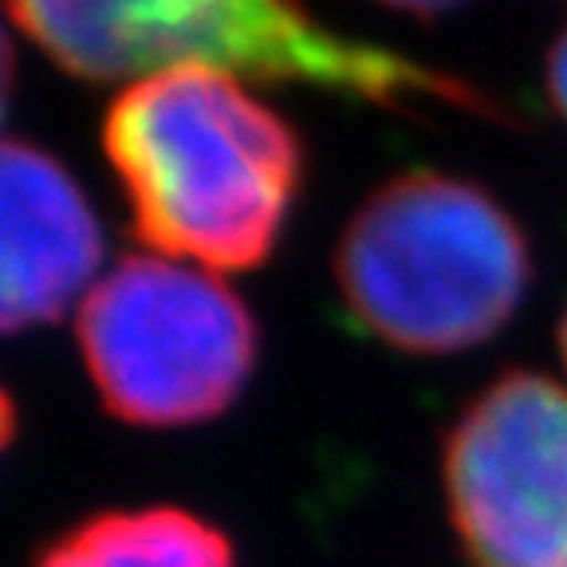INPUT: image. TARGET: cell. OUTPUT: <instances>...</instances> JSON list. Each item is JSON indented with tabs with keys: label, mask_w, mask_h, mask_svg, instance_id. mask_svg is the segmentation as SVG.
Listing matches in <instances>:
<instances>
[{
	"label": "cell",
	"mask_w": 567,
	"mask_h": 567,
	"mask_svg": "<svg viewBox=\"0 0 567 567\" xmlns=\"http://www.w3.org/2000/svg\"><path fill=\"white\" fill-rule=\"evenodd\" d=\"M106 158L134 233L166 257L252 268L272 252L300 182V142L217 68H169L111 103Z\"/></svg>",
	"instance_id": "1"
},
{
	"label": "cell",
	"mask_w": 567,
	"mask_h": 567,
	"mask_svg": "<svg viewBox=\"0 0 567 567\" xmlns=\"http://www.w3.org/2000/svg\"><path fill=\"white\" fill-rule=\"evenodd\" d=\"M9 9L60 68L87 80H146L197 63L245 80L316 83L390 111L425 99L508 118L461 75L339 35L300 0H9Z\"/></svg>",
	"instance_id": "2"
},
{
	"label": "cell",
	"mask_w": 567,
	"mask_h": 567,
	"mask_svg": "<svg viewBox=\"0 0 567 567\" xmlns=\"http://www.w3.org/2000/svg\"><path fill=\"white\" fill-rule=\"evenodd\" d=\"M336 280L374 339L410 354H453L508 323L528 288V245L485 189L402 174L347 221Z\"/></svg>",
	"instance_id": "3"
},
{
	"label": "cell",
	"mask_w": 567,
	"mask_h": 567,
	"mask_svg": "<svg viewBox=\"0 0 567 567\" xmlns=\"http://www.w3.org/2000/svg\"><path fill=\"white\" fill-rule=\"evenodd\" d=\"M80 351L111 414L177 430L237 402L257 367V323L205 268L123 257L83 296Z\"/></svg>",
	"instance_id": "4"
},
{
	"label": "cell",
	"mask_w": 567,
	"mask_h": 567,
	"mask_svg": "<svg viewBox=\"0 0 567 567\" xmlns=\"http://www.w3.org/2000/svg\"><path fill=\"white\" fill-rule=\"evenodd\" d=\"M442 477L473 567H567V386L501 374L453 422Z\"/></svg>",
	"instance_id": "5"
},
{
	"label": "cell",
	"mask_w": 567,
	"mask_h": 567,
	"mask_svg": "<svg viewBox=\"0 0 567 567\" xmlns=\"http://www.w3.org/2000/svg\"><path fill=\"white\" fill-rule=\"evenodd\" d=\"M0 319L4 331L55 323L75 296H87L103 257L95 213L80 186L28 142L0 151Z\"/></svg>",
	"instance_id": "6"
},
{
	"label": "cell",
	"mask_w": 567,
	"mask_h": 567,
	"mask_svg": "<svg viewBox=\"0 0 567 567\" xmlns=\"http://www.w3.org/2000/svg\"><path fill=\"white\" fill-rule=\"evenodd\" d=\"M32 567H233V544L186 508H115L63 532Z\"/></svg>",
	"instance_id": "7"
},
{
	"label": "cell",
	"mask_w": 567,
	"mask_h": 567,
	"mask_svg": "<svg viewBox=\"0 0 567 567\" xmlns=\"http://www.w3.org/2000/svg\"><path fill=\"white\" fill-rule=\"evenodd\" d=\"M548 91H551V103L559 106V115L567 118V28L548 55Z\"/></svg>",
	"instance_id": "8"
},
{
	"label": "cell",
	"mask_w": 567,
	"mask_h": 567,
	"mask_svg": "<svg viewBox=\"0 0 567 567\" xmlns=\"http://www.w3.org/2000/svg\"><path fill=\"white\" fill-rule=\"evenodd\" d=\"M382 4L406 9V12H442V9H450V4H457V0H382Z\"/></svg>",
	"instance_id": "9"
},
{
	"label": "cell",
	"mask_w": 567,
	"mask_h": 567,
	"mask_svg": "<svg viewBox=\"0 0 567 567\" xmlns=\"http://www.w3.org/2000/svg\"><path fill=\"white\" fill-rule=\"evenodd\" d=\"M559 351H564V367H567V316H564V328H559Z\"/></svg>",
	"instance_id": "10"
}]
</instances>
